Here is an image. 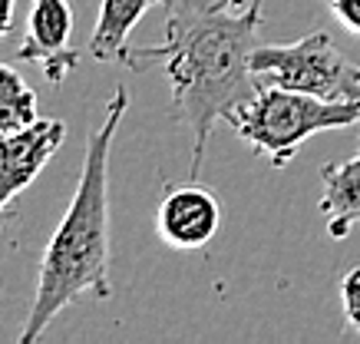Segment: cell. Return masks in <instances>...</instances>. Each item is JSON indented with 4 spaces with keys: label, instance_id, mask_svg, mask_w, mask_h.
Returning <instances> with one entry per match:
<instances>
[{
    "label": "cell",
    "instance_id": "1",
    "mask_svg": "<svg viewBox=\"0 0 360 344\" xmlns=\"http://www.w3.org/2000/svg\"><path fill=\"white\" fill-rule=\"evenodd\" d=\"M262 0L231 11L219 0H175L165 20V44L129 46L126 67L162 63L172 89V116L192 129V179H198L215 122L255 96L258 79L251 53L258 50Z\"/></svg>",
    "mask_w": 360,
    "mask_h": 344
},
{
    "label": "cell",
    "instance_id": "2",
    "mask_svg": "<svg viewBox=\"0 0 360 344\" xmlns=\"http://www.w3.org/2000/svg\"><path fill=\"white\" fill-rule=\"evenodd\" d=\"M129 110V89L120 87L106 103V116L86 136V155L79 169V182L73 202L50 235L40 278L33 295L30 314L20 331V344H33L44 338L56 314L73 305L79 295L106 301L112 295L110 285V153L120 122Z\"/></svg>",
    "mask_w": 360,
    "mask_h": 344
},
{
    "label": "cell",
    "instance_id": "3",
    "mask_svg": "<svg viewBox=\"0 0 360 344\" xmlns=\"http://www.w3.org/2000/svg\"><path fill=\"white\" fill-rule=\"evenodd\" d=\"M235 136L284 169L311 136L324 129H347L360 122V100H321L278 83H258L255 96L225 116Z\"/></svg>",
    "mask_w": 360,
    "mask_h": 344
},
{
    "label": "cell",
    "instance_id": "4",
    "mask_svg": "<svg viewBox=\"0 0 360 344\" xmlns=\"http://www.w3.org/2000/svg\"><path fill=\"white\" fill-rule=\"evenodd\" d=\"M251 73L258 83H278L321 100H360V63L347 60L324 30H314L295 44H258L251 53Z\"/></svg>",
    "mask_w": 360,
    "mask_h": 344
},
{
    "label": "cell",
    "instance_id": "5",
    "mask_svg": "<svg viewBox=\"0 0 360 344\" xmlns=\"http://www.w3.org/2000/svg\"><path fill=\"white\" fill-rule=\"evenodd\" d=\"M66 126L60 120H40L30 122L27 129L0 136V225L11 209V202L20 192L30 189V182L44 166L53 159V153L63 146Z\"/></svg>",
    "mask_w": 360,
    "mask_h": 344
},
{
    "label": "cell",
    "instance_id": "6",
    "mask_svg": "<svg viewBox=\"0 0 360 344\" xmlns=\"http://www.w3.org/2000/svg\"><path fill=\"white\" fill-rule=\"evenodd\" d=\"M73 37V7L70 0H33L30 20H27V37H23L17 60L37 63L44 77L60 87L66 73L79 67V53L70 46Z\"/></svg>",
    "mask_w": 360,
    "mask_h": 344
},
{
    "label": "cell",
    "instance_id": "7",
    "mask_svg": "<svg viewBox=\"0 0 360 344\" xmlns=\"http://www.w3.org/2000/svg\"><path fill=\"white\" fill-rule=\"evenodd\" d=\"M221 225V205L219 199L192 182L182 186H169L155 209V229L162 235V242L169 248H182V252H195L205 248Z\"/></svg>",
    "mask_w": 360,
    "mask_h": 344
},
{
    "label": "cell",
    "instance_id": "8",
    "mask_svg": "<svg viewBox=\"0 0 360 344\" xmlns=\"http://www.w3.org/2000/svg\"><path fill=\"white\" fill-rule=\"evenodd\" d=\"M321 182L324 192L317 209L328 222V235L340 242L360 222V149L340 163H328L321 169Z\"/></svg>",
    "mask_w": 360,
    "mask_h": 344
},
{
    "label": "cell",
    "instance_id": "9",
    "mask_svg": "<svg viewBox=\"0 0 360 344\" xmlns=\"http://www.w3.org/2000/svg\"><path fill=\"white\" fill-rule=\"evenodd\" d=\"M153 4H159V0H103L86 53L96 63H122L129 53V34Z\"/></svg>",
    "mask_w": 360,
    "mask_h": 344
},
{
    "label": "cell",
    "instance_id": "10",
    "mask_svg": "<svg viewBox=\"0 0 360 344\" xmlns=\"http://www.w3.org/2000/svg\"><path fill=\"white\" fill-rule=\"evenodd\" d=\"M37 120H40L37 93L27 87V79L17 70L0 63V136L27 129Z\"/></svg>",
    "mask_w": 360,
    "mask_h": 344
},
{
    "label": "cell",
    "instance_id": "11",
    "mask_svg": "<svg viewBox=\"0 0 360 344\" xmlns=\"http://www.w3.org/2000/svg\"><path fill=\"white\" fill-rule=\"evenodd\" d=\"M340 301H344V321L350 331L360 334V265H354L340 278Z\"/></svg>",
    "mask_w": 360,
    "mask_h": 344
},
{
    "label": "cell",
    "instance_id": "12",
    "mask_svg": "<svg viewBox=\"0 0 360 344\" xmlns=\"http://www.w3.org/2000/svg\"><path fill=\"white\" fill-rule=\"evenodd\" d=\"M328 11L347 34L360 37V0H328Z\"/></svg>",
    "mask_w": 360,
    "mask_h": 344
},
{
    "label": "cell",
    "instance_id": "13",
    "mask_svg": "<svg viewBox=\"0 0 360 344\" xmlns=\"http://www.w3.org/2000/svg\"><path fill=\"white\" fill-rule=\"evenodd\" d=\"M13 13H17V0H0V40L11 34Z\"/></svg>",
    "mask_w": 360,
    "mask_h": 344
},
{
    "label": "cell",
    "instance_id": "14",
    "mask_svg": "<svg viewBox=\"0 0 360 344\" xmlns=\"http://www.w3.org/2000/svg\"><path fill=\"white\" fill-rule=\"evenodd\" d=\"M219 4H225V7H231V11H235V7H248L251 0H219Z\"/></svg>",
    "mask_w": 360,
    "mask_h": 344
},
{
    "label": "cell",
    "instance_id": "15",
    "mask_svg": "<svg viewBox=\"0 0 360 344\" xmlns=\"http://www.w3.org/2000/svg\"><path fill=\"white\" fill-rule=\"evenodd\" d=\"M159 4H165V7H172V4H175V0H159Z\"/></svg>",
    "mask_w": 360,
    "mask_h": 344
}]
</instances>
